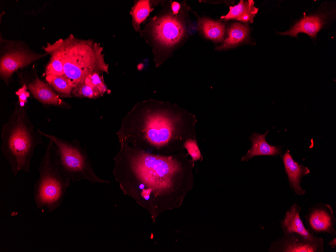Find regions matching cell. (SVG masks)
<instances>
[{"label": "cell", "instance_id": "cell-11", "mask_svg": "<svg viewBox=\"0 0 336 252\" xmlns=\"http://www.w3.org/2000/svg\"><path fill=\"white\" fill-rule=\"evenodd\" d=\"M307 229L314 233H327L336 236V219L331 207L322 203L311 206L304 216Z\"/></svg>", "mask_w": 336, "mask_h": 252}, {"label": "cell", "instance_id": "cell-17", "mask_svg": "<svg viewBox=\"0 0 336 252\" xmlns=\"http://www.w3.org/2000/svg\"><path fill=\"white\" fill-rule=\"evenodd\" d=\"M249 28L239 23L231 24L227 30V37L224 43L216 48L217 50H223L233 48L242 42L248 37Z\"/></svg>", "mask_w": 336, "mask_h": 252}, {"label": "cell", "instance_id": "cell-3", "mask_svg": "<svg viewBox=\"0 0 336 252\" xmlns=\"http://www.w3.org/2000/svg\"><path fill=\"white\" fill-rule=\"evenodd\" d=\"M8 121L3 126L1 149L16 176L20 172H29L35 148L44 145L43 135L37 130L28 116V105L22 107L17 101Z\"/></svg>", "mask_w": 336, "mask_h": 252}, {"label": "cell", "instance_id": "cell-26", "mask_svg": "<svg viewBox=\"0 0 336 252\" xmlns=\"http://www.w3.org/2000/svg\"><path fill=\"white\" fill-rule=\"evenodd\" d=\"M170 8L173 13L178 14L182 10L183 6L178 2H173L171 4Z\"/></svg>", "mask_w": 336, "mask_h": 252}, {"label": "cell", "instance_id": "cell-18", "mask_svg": "<svg viewBox=\"0 0 336 252\" xmlns=\"http://www.w3.org/2000/svg\"><path fill=\"white\" fill-rule=\"evenodd\" d=\"M45 53L50 55L49 60L45 67V77L51 75H64V66L58 51L51 43H47L42 46Z\"/></svg>", "mask_w": 336, "mask_h": 252}, {"label": "cell", "instance_id": "cell-13", "mask_svg": "<svg viewBox=\"0 0 336 252\" xmlns=\"http://www.w3.org/2000/svg\"><path fill=\"white\" fill-rule=\"evenodd\" d=\"M301 207L293 204L286 212L283 219L280 222L284 233H295L307 238L314 239L316 236L306 229L300 218Z\"/></svg>", "mask_w": 336, "mask_h": 252}, {"label": "cell", "instance_id": "cell-12", "mask_svg": "<svg viewBox=\"0 0 336 252\" xmlns=\"http://www.w3.org/2000/svg\"><path fill=\"white\" fill-rule=\"evenodd\" d=\"M282 160L290 187L295 194L304 195L305 191L301 187V182L303 177L310 173L309 169L295 161L288 149L282 156Z\"/></svg>", "mask_w": 336, "mask_h": 252}, {"label": "cell", "instance_id": "cell-1", "mask_svg": "<svg viewBox=\"0 0 336 252\" xmlns=\"http://www.w3.org/2000/svg\"><path fill=\"white\" fill-rule=\"evenodd\" d=\"M119 143L113 174L122 193L145 209L153 222L162 212L179 207L190 187L187 154L159 155Z\"/></svg>", "mask_w": 336, "mask_h": 252}, {"label": "cell", "instance_id": "cell-19", "mask_svg": "<svg viewBox=\"0 0 336 252\" xmlns=\"http://www.w3.org/2000/svg\"><path fill=\"white\" fill-rule=\"evenodd\" d=\"M199 27L205 37L215 42L223 40L225 25L221 22L207 18H202L199 21Z\"/></svg>", "mask_w": 336, "mask_h": 252}, {"label": "cell", "instance_id": "cell-7", "mask_svg": "<svg viewBox=\"0 0 336 252\" xmlns=\"http://www.w3.org/2000/svg\"><path fill=\"white\" fill-rule=\"evenodd\" d=\"M43 136L52 141L55 145L60 163L72 182L85 180L92 184H109L110 182L98 177L85 148L75 139L67 141L38 129Z\"/></svg>", "mask_w": 336, "mask_h": 252}, {"label": "cell", "instance_id": "cell-22", "mask_svg": "<svg viewBox=\"0 0 336 252\" xmlns=\"http://www.w3.org/2000/svg\"><path fill=\"white\" fill-rule=\"evenodd\" d=\"M73 97L78 98L98 99L103 95L92 85L88 76L81 82L76 85L72 92Z\"/></svg>", "mask_w": 336, "mask_h": 252}, {"label": "cell", "instance_id": "cell-10", "mask_svg": "<svg viewBox=\"0 0 336 252\" xmlns=\"http://www.w3.org/2000/svg\"><path fill=\"white\" fill-rule=\"evenodd\" d=\"M323 239L316 237L307 238L295 233H284L273 241L268 250L270 252H322Z\"/></svg>", "mask_w": 336, "mask_h": 252}, {"label": "cell", "instance_id": "cell-2", "mask_svg": "<svg viewBox=\"0 0 336 252\" xmlns=\"http://www.w3.org/2000/svg\"><path fill=\"white\" fill-rule=\"evenodd\" d=\"M190 115L176 104L153 100L139 101L122 119L119 142L164 155L182 153L190 138Z\"/></svg>", "mask_w": 336, "mask_h": 252}, {"label": "cell", "instance_id": "cell-6", "mask_svg": "<svg viewBox=\"0 0 336 252\" xmlns=\"http://www.w3.org/2000/svg\"><path fill=\"white\" fill-rule=\"evenodd\" d=\"M184 6L178 14L171 9L153 17L144 29L139 32L141 35L152 47L156 66L160 57H165L173 52L184 39L186 34V23Z\"/></svg>", "mask_w": 336, "mask_h": 252}, {"label": "cell", "instance_id": "cell-16", "mask_svg": "<svg viewBox=\"0 0 336 252\" xmlns=\"http://www.w3.org/2000/svg\"><path fill=\"white\" fill-rule=\"evenodd\" d=\"M258 11V9L255 7L253 1L241 0L237 5L230 7L228 13L221 18L225 20L233 19L244 23H253Z\"/></svg>", "mask_w": 336, "mask_h": 252}, {"label": "cell", "instance_id": "cell-20", "mask_svg": "<svg viewBox=\"0 0 336 252\" xmlns=\"http://www.w3.org/2000/svg\"><path fill=\"white\" fill-rule=\"evenodd\" d=\"M152 11V9L150 1L139 0L135 1L134 5L132 7L130 13L132 18V24L136 31L140 32L141 24L146 20Z\"/></svg>", "mask_w": 336, "mask_h": 252}, {"label": "cell", "instance_id": "cell-24", "mask_svg": "<svg viewBox=\"0 0 336 252\" xmlns=\"http://www.w3.org/2000/svg\"><path fill=\"white\" fill-rule=\"evenodd\" d=\"M184 148L187 150L188 154L191 156L194 161L200 159L201 152L195 140L191 138L187 139L184 144Z\"/></svg>", "mask_w": 336, "mask_h": 252}, {"label": "cell", "instance_id": "cell-4", "mask_svg": "<svg viewBox=\"0 0 336 252\" xmlns=\"http://www.w3.org/2000/svg\"><path fill=\"white\" fill-rule=\"evenodd\" d=\"M51 44L61 56L64 76L74 87L94 72L109 73L104 48L94 40L79 39L70 34Z\"/></svg>", "mask_w": 336, "mask_h": 252}, {"label": "cell", "instance_id": "cell-21", "mask_svg": "<svg viewBox=\"0 0 336 252\" xmlns=\"http://www.w3.org/2000/svg\"><path fill=\"white\" fill-rule=\"evenodd\" d=\"M61 98H71L73 85L64 75H51L45 77Z\"/></svg>", "mask_w": 336, "mask_h": 252}, {"label": "cell", "instance_id": "cell-14", "mask_svg": "<svg viewBox=\"0 0 336 252\" xmlns=\"http://www.w3.org/2000/svg\"><path fill=\"white\" fill-rule=\"evenodd\" d=\"M269 130H267L263 134L256 132L252 134L249 138L252 144L251 148L242 157L241 161H247L255 156L260 155H281L283 153L282 146L271 145L266 141V136Z\"/></svg>", "mask_w": 336, "mask_h": 252}, {"label": "cell", "instance_id": "cell-15", "mask_svg": "<svg viewBox=\"0 0 336 252\" xmlns=\"http://www.w3.org/2000/svg\"><path fill=\"white\" fill-rule=\"evenodd\" d=\"M324 22L323 18L320 15L304 17L296 22L290 29L279 34L297 37L299 33H304L312 38H315L317 33L323 26Z\"/></svg>", "mask_w": 336, "mask_h": 252}, {"label": "cell", "instance_id": "cell-8", "mask_svg": "<svg viewBox=\"0 0 336 252\" xmlns=\"http://www.w3.org/2000/svg\"><path fill=\"white\" fill-rule=\"evenodd\" d=\"M47 55L45 52H35L24 41L7 40L1 36V79L9 86L13 81V75L15 72L20 69L22 70Z\"/></svg>", "mask_w": 336, "mask_h": 252}, {"label": "cell", "instance_id": "cell-27", "mask_svg": "<svg viewBox=\"0 0 336 252\" xmlns=\"http://www.w3.org/2000/svg\"><path fill=\"white\" fill-rule=\"evenodd\" d=\"M328 244L332 248H336V237L333 236L332 239L328 242Z\"/></svg>", "mask_w": 336, "mask_h": 252}, {"label": "cell", "instance_id": "cell-9", "mask_svg": "<svg viewBox=\"0 0 336 252\" xmlns=\"http://www.w3.org/2000/svg\"><path fill=\"white\" fill-rule=\"evenodd\" d=\"M17 72L20 84L25 83L33 97L42 105L65 110L71 108V105L63 101L47 81L40 78L35 65L29 71Z\"/></svg>", "mask_w": 336, "mask_h": 252}, {"label": "cell", "instance_id": "cell-25", "mask_svg": "<svg viewBox=\"0 0 336 252\" xmlns=\"http://www.w3.org/2000/svg\"><path fill=\"white\" fill-rule=\"evenodd\" d=\"M22 87L16 92L18 97V102L22 107L27 105L28 99L30 96V92L25 83L21 85Z\"/></svg>", "mask_w": 336, "mask_h": 252}, {"label": "cell", "instance_id": "cell-23", "mask_svg": "<svg viewBox=\"0 0 336 252\" xmlns=\"http://www.w3.org/2000/svg\"><path fill=\"white\" fill-rule=\"evenodd\" d=\"M92 85L102 95L109 93L110 90L106 85L103 74L94 72L88 76Z\"/></svg>", "mask_w": 336, "mask_h": 252}, {"label": "cell", "instance_id": "cell-5", "mask_svg": "<svg viewBox=\"0 0 336 252\" xmlns=\"http://www.w3.org/2000/svg\"><path fill=\"white\" fill-rule=\"evenodd\" d=\"M39 176L34 187V200L37 209L52 212L63 200L71 179L62 166L56 148L49 140L39 165Z\"/></svg>", "mask_w": 336, "mask_h": 252}]
</instances>
